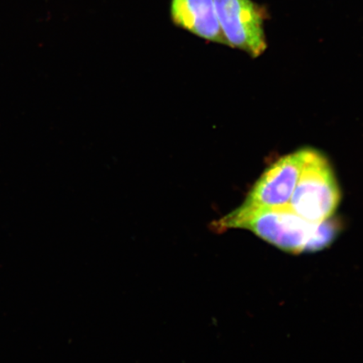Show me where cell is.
<instances>
[{
    "mask_svg": "<svg viewBox=\"0 0 363 363\" xmlns=\"http://www.w3.org/2000/svg\"><path fill=\"white\" fill-rule=\"evenodd\" d=\"M216 229L251 230L265 242L292 254L325 249L320 223H311L295 214L289 206L269 208L242 203L216 223Z\"/></svg>",
    "mask_w": 363,
    "mask_h": 363,
    "instance_id": "cell-1",
    "label": "cell"
},
{
    "mask_svg": "<svg viewBox=\"0 0 363 363\" xmlns=\"http://www.w3.org/2000/svg\"><path fill=\"white\" fill-rule=\"evenodd\" d=\"M340 201V192L328 159L313 149H306L305 162L289 206L311 223L330 219Z\"/></svg>",
    "mask_w": 363,
    "mask_h": 363,
    "instance_id": "cell-2",
    "label": "cell"
},
{
    "mask_svg": "<svg viewBox=\"0 0 363 363\" xmlns=\"http://www.w3.org/2000/svg\"><path fill=\"white\" fill-rule=\"evenodd\" d=\"M216 15L227 45L252 57L267 49L264 21L267 13L252 0H214Z\"/></svg>",
    "mask_w": 363,
    "mask_h": 363,
    "instance_id": "cell-3",
    "label": "cell"
},
{
    "mask_svg": "<svg viewBox=\"0 0 363 363\" xmlns=\"http://www.w3.org/2000/svg\"><path fill=\"white\" fill-rule=\"evenodd\" d=\"M306 149L280 158L263 174L243 203L256 207L289 206L305 162Z\"/></svg>",
    "mask_w": 363,
    "mask_h": 363,
    "instance_id": "cell-4",
    "label": "cell"
},
{
    "mask_svg": "<svg viewBox=\"0 0 363 363\" xmlns=\"http://www.w3.org/2000/svg\"><path fill=\"white\" fill-rule=\"evenodd\" d=\"M170 17L177 27L207 42L227 45L214 0H171Z\"/></svg>",
    "mask_w": 363,
    "mask_h": 363,
    "instance_id": "cell-5",
    "label": "cell"
}]
</instances>
